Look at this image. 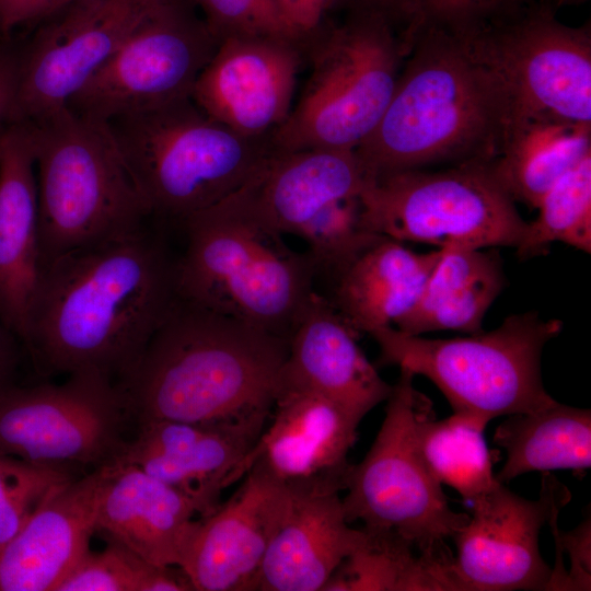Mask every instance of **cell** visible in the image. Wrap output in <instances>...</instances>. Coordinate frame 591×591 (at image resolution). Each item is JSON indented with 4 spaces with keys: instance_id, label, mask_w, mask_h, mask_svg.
<instances>
[{
    "instance_id": "cell-3",
    "label": "cell",
    "mask_w": 591,
    "mask_h": 591,
    "mask_svg": "<svg viewBox=\"0 0 591 591\" xmlns=\"http://www.w3.org/2000/svg\"><path fill=\"white\" fill-rule=\"evenodd\" d=\"M511 120L501 80L467 38L422 22L384 114L355 153L367 178L490 162Z\"/></svg>"
},
{
    "instance_id": "cell-10",
    "label": "cell",
    "mask_w": 591,
    "mask_h": 591,
    "mask_svg": "<svg viewBox=\"0 0 591 591\" xmlns=\"http://www.w3.org/2000/svg\"><path fill=\"white\" fill-rule=\"evenodd\" d=\"M414 378L399 368L380 430L363 460L350 466L343 509L349 523L359 520L363 528L395 533L424 553L454 556L447 540L470 515L451 509L419 452L416 424L431 401L415 387Z\"/></svg>"
},
{
    "instance_id": "cell-29",
    "label": "cell",
    "mask_w": 591,
    "mask_h": 591,
    "mask_svg": "<svg viewBox=\"0 0 591 591\" xmlns=\"http://www.w3.org/2000/svg\"><path fill=\"white\" fill-rule=\"evenodd\" d=\"M494 442L507 453L496 475L505 484L534 471H584L591 465V412L558 403L509 415Z\"/></svg>"
},
{
    "instance_id": "cell-21",
    "label": "cell",
    "mask_w": 591,
    "mask_h": 591,
    "mask_svg": "<svg viewBox=\"0 0 591 591\" xmlns=\"http://www.w3.org/2000/svg\"><path fill=\"white\" fill-rule=\"evenodd\" d=\"M364 183L355 150L273 148L227 199L268 230L299 236L331 204L360 195Z\"/></svg>"
},
{
    "instance_id": "cell-41",
    "label": "cell",
    "mask_w": 591,
    "mask_h": 591,
    "mask_svg": "<svg viewBox=\"0 0 591 591\" xmlns=\"http://www.w3.org/2000/svg\"><path fill=\"white\" fill-rule=\"evenodd\" d=\"M20 48L12 39L0 40V127L9 120L13 107L18 74Z\"/></svg>"
},
{
    "instance_id": "cell-34",
    "label": "cell",
    "mask_w": 591,
    "mask_h": 591,
    "mask_svg": "<svg viewBox=\"0 0 591 591\" xmlns=\"http://www.w3.org/2000/svg\"><path fill=\"white\" fill-rule=\"evenodd\" d=\"M73 477L71 468L0 454V549L59 485Z\"/></svg>"
},
{
    "instance_id": "cell-16",
    "label": "cell",
    "mask_w": 591,
    "mask_h": 591,
    "mask_svg": "<svg viewBox=\"0 0 591 591\" xmlns=\"http://www.w3.org/2000/svg\"><path fill=\"white\" fill-rule=\"evenodd\" d=\"M269 418L236 482L254 468L289 493L345 490L360 421L322 395L287 386H280Z\"/></svg>"
},
{
    "instance_id": "cell-25",
    "label": "cell",
    "mask_w": 591,
    "mask_h": 591,
    "mask_svg": "<svg viewBox=\"0 0 591 591\" xmlns=\"http://www.w3.org/2000/svg\"><path fill=\"white\" fill-rule=\"evenodd\" d=\"M338 494L289 493L286 514L259 568L256 590H322L363 542L364 529L349 526Z\"/></svg>"
},
{
    "instance_id": "cell-22",
    "label": "cell",
    "mask_w": 591,
    "mask_h": 591,
    "mask_svg": "<svg viewBox=\"0 0 591 591\" xmlns=\"http://www.w3.org/2000/svg\"><path fill=\"white\" fill-rule=\"evenodd\" d=\"M358 334L313 291L289 338L280 386L314 392L361 421L385 402L386 383L357 344Z\"/></svg>"
},
{
    "instance_id": "cell-8",
    "label": "cell",
    "mask_w": 591,
    "mask_h": 591,
    "mask_svg": "<svg viewBox=\"0 0 591 591\" xmlns=\"http://www.w3.org/2000/svg\"><path fill=\"white\" fill-rule=\"evenodd\" d=\"M563 329L560 320L537 312L512 314L490 332L431 339L385 326L370 335L382 366L407 368L429 379L453 413L489 422L499 416L533 412L556 401L544 387L541 359L545 345Z\"/></svg>"
},
{
    "instance_id": "cell-23",
    "label": "cell",
    "mask_w": 591,
    "mask_h": 591,
    "mask_svg": "<svg viewBox=\"0 0 591 591\" xmlns=\"http://www.w3.org/2000/svg\"><path fill=\"white\" fill-rule=\"evenodd\" d=\"M181 493L137 466L113 462L95 533L157 566L181 567L199 519Z\"/></svg>"
},
{
    "instance_id": "cell-24",
    "label": "cell",
    "mask_w": 591,
    "mask_h": 591,
    "mask_svg": "<svg viewBox=\"0 0 591 591\" xmlns=\"http://www.w3.org/2000/svg\"><path fill=\"white\" fill-rule=\"evenodd\" d=\"M40 275L35 162L27 126L0 127V317L22 344Z\"/></svg>"
},
{
    "instance_id": "cell-12",
    "label": "cell",
    "mask_w": 591,
    "mask_h": 591,
    "mask_svg": "<svg viewBox=\"0 0 591 591\" xmlns=\"http://www.w3.org/2000/svg\"><path fill=\"white\" fill-rule=\"evenodd\" d=\"M219 42L190 1L159 0L66 107L106 123L192 97Z\"/></svg>"
},
{
    "instance_id": "cell-1",
    "label": "cell",
    "mask_w": 591,
    "mask_h": 591,
    "mask_svg": "<svg viewBox=\"0 0 591 591\" xmlns=\"http://www.w3.org/2000/svg\"><path fill=\"white\" fill-rule=\"evenodd\" d=\"M175 268L146 225L45 266L22 339L37 373L94 372L116 383L177 302Z\"/></svg>"
},
{
    "instance_id": "cell-7",
    "label": "cell",
    "mask_w": 591,
    "mask_h": 591,
    "mask_svg": "<svg viewBox=\"0 0 591 591\" xmlns=\"http://www.w3.org/2000/svg\"><path fill=\"white\" fill-rule=\"evenodd\" d=\"M414 37L374 13L332 21L305 49L310 77L273 148L356 150L384 114Z\"/></svg>"
},
{
    "instance_id": "cell-4",
    "label": "cell",
    "mask_w": 591,
    "mask_h": 591,
    "mask_svg": "<svg viewBox=\"0 0 591 591\" xmlns=\"http://www.w3.org/2000/svg\"><path fill=\"white\" fill-rule=\"evenodd\" d=\"M181 224L178 298L289 339L313 293L317 268L229 199Z\"/></svg>"
},
{
    "instance_id": "cell-6",
    "label": "cell",
    "mask_w": 591,
    "mask_h": 591,
    "mask_svg": "<svg viewBox=\"0 0 591 591\" xmlns=\"http://www.w3.org/2000/svg\"><path fill=\"white\" fill-rule=\"evenodd\" d=\"M151 217L183 222L236 192L271 152L202 112L192 97L105 123Z\"/></svg>"
},
{
    "instance_id": "cell-14",
    "label": "cell",
    "mask_w": 591,
    "mask_h": 591,
    "mask_svg": "<svg viewBox=\"0 0 591 591\" xmlns=\"http://www.w3.org/2000/svg\"><path fill=\"white\" fill-rule=\"evenodd\" d=\"M159 0H69L38 21L20 47L8 121L28 123L67 105Z\"/></svg>"
},
{
    "instance_id": "cell-11",
    "label": "cell",
    "mask_w": 591,
    "mask_h": 591,
    "mask_svg": "<svg viewBox=\"0 0 591 591\" xmlns=\"http://www.w3.org/2000/svg\"><path fill=\"white\" fill-rule=\"evenodd\" d=\"M555 10L537 0L501 21L460 33L501 80L511 125L535 115L591 124L590 27L563 24Z\"/></svg>"
},
{
    "instance_id": "cell-26",
    "label": "cell",
    "mask_w": 591,
    "mask_h": 591,
    "mask_svg": "<svg viewBox=\"0 0 591 591\" xmlns=\"http://www.w3.org/2000/svg\"><path fill=\"white\" fill-rule=\"evenodd\" d=\"M441 254L416 253L381 236L333 279L328 301L358 335L394 326L417 301Z\"/></svg>"
},
{
    "instance_id": "cell-9",
    "label": "cell",
    "mask_w": 591,
    "mask_h": 591,
    "mask_svg": "<svg viewBox=\"0 0 591 591\" xmlns=\"http://www.w3.org/2000/svg\"><path fill=\"white\" fill-rule=\"evenodd\" d=\"M490 162L366 177L360 193L362 227L439 250L515 248L528 222L495 177Z\"/></svg>"
},
{
    "instance_id": "cell-42",
    "label": "cell",
    "mask_w": 591,
    "mask_h": 591,
    "mask_svg": "<svg viewBox=\"0 0 591 591\" xmlns=\"http://www.w3.org/2000/svg\"><path fill=\"white\" fill-rule=\"evenodd\" d=\"M21 348L23 346L18 336L0 317V393L15 384Z\"/></svg>"
},
{
    "instance_id": "cell-39",
    "label": "cell",
    "mask_w": 591,
    "mask_h": 591,
    "mask_svg": "<svg viewBox=\"0 0 591 591\" xmlns=\"http://www.w3.org/2000/svg\"><path fill=\"white\" fill-rule=\"evenodd\" d=\"M346 12H368L384 16L402 31H415L424 22L418 0H337Z\"/></svg>"
},
{
    "instance_id": "cell-40",
    "label": "cell",
    "mask_w": 591,
    "mask_h": 591,
    "mask_svg": "<svg viewBox=\"0 0 591 591\" xmlns=\"http://www.w3.org/2000/svg\"><path fill=\"white\" fill-rule=\"evenodd\" d=\"M63 0H0V40H11L21 28H32Z\"/></svg>"
},
{
    "instance_id": "cell-13",
    "label": "cell",
    "mask_w": 591,
    "mask_h": 591,
    "mask_svg": "<svg viewBox=\"0 0 591 591\" xmlns=\"http://www.w3.org/2000/svg\"><path fill=\"white\" fill-rule=\"evenodd\" d=\"M131 419L116 384L99 373H73L60 384H14L0 393V454L95 468L121 454Z\"/></svg>"
},
{
    "instance_id": "cell-43",
    "label": "cell",
    "mask_w": 591,
    "mask_h": 591,
    "mask_svg": "<svg viewBox=\"0 0 591 591\" xmlns=\"http://www.w3.org/2000/svg\"><path fill=\"white\" fill-rule=\"evenodd\" d=\"M545 1L548 2L555 9H557L563 5L580 4V3L586 2L587 0H545Z\"/></svg>"
},
{
    "instance_id": "cell-37",
    "label": "cell",
    "mask_w": 591,
    "mask_h": 591,
    "mask_svg": "<svg viewBox=\"0 0 591 591\" xmlns=\"http://www.w3.org/2000/svg\"><path fill=\"white\" fill-rule=\"evenodd\" d=\"M282 19L293 31L303 50L333 21L339 10L337 0H271Z\"/></svg>"
},
{
    "instance_id": "cell-36",
    "label": "cell",
    "mask_w": 591,
    "mask_h": 591,
    "mask_svg": "<svg viewBox=\"0 0 591 591\" xmlns=\"http://www.w3.org/2000/svg\"><path fill=\"white\" fill-rule=\"evenodd\" d=\"M537 0H418L424 23L471 32L509 18Z\"/></svg>"
},
{
    "instance_id": "cell-44",
    "label": "cell",
    "mask_w": 591,
    "mask_h": 591,
    "mask_svg": "<svg viewBox=\"0 0 591 591\" xmlns=\"http://www.w3.org/2000/svg\"><path fill=\"white\" fill-rule=\"evenodd\" d=\"M67 1H69V0H63V3H66ZM63 3H62V4H63ZM62 4H61V5H62Z\"/></svg>"
},
{
    "instance_id": "cell-5",
    "label": "cell",
    "mask_w": 591,
    "mask_h": 591,
    "mask_svg": "<svg viewBox=\"0 0 591 591\" xmlns=\"http://www.w3.org/2000/svg\"><path fill=\"white\" fill-rule=\"evenodd\" d=\"M24 124L35 162L40 271L71 251L146 225L150 212L105 123L65 106Z\"/></svg>"
},
{
    "instance_id": "cell-35",
    "label": "cell",
    "mask_w": 591,
    "mask_h": 591,
    "mask_svg": "<svg viewBox=\"0 0 591 591\" xmlns=\"http://www.w3.org/2000/svg\"><path fill=\"white\" fill-rule=\"evenodd\" d=\"M188 1L195 5L219 40L229 36H271L288 38L301 45L271 0Z\"/></svg>"
},
{
    "instance_id": "cell-38",
    "label": "cell",
    "mask_w": 591,
    "mask_h": 591,
    "mask_svg": "<svg viewBox=\"0 0 591 591\" xmlns=\"http://www.w3.org/2000/svg\"><path fill=\"white\" fill-rule=\"evenodd\" d=\"M558 513L548 524L553 528L557 553L567 551L571 561L568 590H590V523L586 521L571 532L563 533L557 526Z\"/></svg>"
},
{
    "instance_id": "cell-27",
    "label": "cell",
    "mask_w": 591,
    "mask_h": 591,
    "mask_svg": "<svg viewBox=\"0 0 591 591\" xmlns=\"http://www.w3.org/2000/svg\"><path fill=\"white\" fill-rule=\"evenodd\" d=\"M441 251L417 301L394 324L399 332H483V320L506 286L499 254L488 248Z\"/></svg>"
},
{
    "instance_id": "cell-31",
    "label": "cell",
    "mask_w": 591,
    "mask_h": 591,
    "mask_svg": "<svg viewBox=\"0 0 591 591\" xmlns=\"http://www.w3.org/2000/svg\"><path fill=\"white\" fill-rule=\"evenodd\" d=\"M487 424L467 413L438 420L432 403L422 409L416 424L418 449L430 473L471 502L500 483L484 438Z\"/></svg>"
},
{
    "instance_id": "cell-15",
    "label": "cell",
    "mask_w": 591,
    "mask_h": 591,
    "mask_svg": "<svg viewBox=\"0 0 591 591\" xmlns=\"http://www.w3.org/2000/svg\"><path fill=\"white\" fill-rule=\"evenodd\" d=\"M541 486L536 500L498 483L472 501L467 523L452 538L459 591L547 590L552 569L540 553V532L570 500V491L547 472Z\"/></svg>"
},
{
    "instance_id": "cell-20",
    "label": "cell",
    "mask_w": 591,
    "mask_h": 591,
    "mask_svg": "<svg viewBox=\"0 0 591 591\" xmlns=\"http://www.w3.org/2000/svg\"><path fill=\"white\" fill-rule=\"evenodd\" d=\"M113 462L59 485L0 549V591H56L90 551Z\"/></svg>"
},
{
    "instance_id": "cell-17",
    "label": "cell",
    "mask_w": 591,
    "mask_h": 591,
    "mask_svg": "<svg viewBox=\"0 0 591 591\" xmlns=\"http://www.w3.org/2000/svg\"><path fill=\"white\" fill-rule=\"evenodd\" d=\"M304 50L271 36L222 38L192 92L212 119L248 138L268 137L291 111Z\"/></svg>"
},
{
    "instance_id": "cell-32",
    "label": "cell",
    "mask_w": 591,
    "mask_h": 591,
    "mask_svg": "<svg viewBox=\"0 0 591 591\" xmlns=\"http://www.w3.org/2000/svg\"><path fill=\"white\" fill-rule=\"evenodd\" d=\"M515 247L520 258L543 255L555 242L591 252V155L564 175L541 199Z\"/></svg>"
},
{
    "instance_id": "cell-2",
    "label": "cell",
    "mask_w": 591,
    "mask_h": 591,
    "mask_svg": "<svg viewBox=\"0 0 591 591\" xmlns=\"http://www.w3.org/2000/svg\"><path fill=\"white\" fill-rule=\"evenodd\" d=\"M289 339L178 298L115 384L136 422L176 420L264 429Z\"/></svg>"
},
{
    "instance_id": "cell-30",
    "label": "cell",
    "mask_w": 591,
    "mask_h": 591,
    "mask_svg": "<svg viewBox=\"0 0 591 591\" xmlns=\"http://www.w3.org/2000/svg\"><path fill=\"white\" fill-rule=\"evenodd\" d=\"M363 529V542L322 591H457L454 556L427 554L395 533Z\"/></svg>"
},
{
    "instance_id": "cell-33",
    "label": "cell",
    "mask_w": 591,
    "mask_h": 591,
    "mask_svg": "<svg viewBox=\"0 0 591 591\" xmlns=\"http://www.w3.org/2000/svg\"><path fill=\"white\" fill-rule=\"evenodd\" d=\"M89 551L60 582L56 591H194L178 566H157L126 547L106 542Z\"/></svg>"
},
{
    "instance_id": "cell-19",
    "label": "cell",
    "mask_w": 591,
    "mask_h": 591,
    "mask_svg": "<svg viewBox=\"0 0 591 591\" xmlns=\"http://www.w3.org/2000/svg\"><path fill=\"white\" fill-rule=\"evenodd\" d=\"M263 430L230 424L141 421L116 461L171 486L206 518L220 506L223 489L236 482L241 463Z\"/></svg>"
},
{
    "instance_id": "cell-28",
    "label": "cell",
    "mask_w": 591,
    "mask_h": 591,
    "mask_svg": "<svg viewBox=\"0 0 591 591\" xmlns=\"http://www.w3.org/2000/svg\"><path fill=\"white\" fill-rule=\"evenodd\" d=\"M591 155V124L535 115L513 123L491 171L517 202L537 207L569 171Z\"/></svg>"
},
{
    "instance_id": "cell-18",
    "label": "cell",
    "mask_w": 591,
    "mask_h": 591,
    "mask_svg": "<svg viewBox=\"0 0 591 591\" xmlns=\"http://www.w3.org/2000/svg\"><path fill=\"white\" fill-rule=\"evenodd\" d=\"M240 488L199 518L181 568L194 591L256 590L259 568L289 503L288 490L250 468Z\"/></svg>"
}]
</instances>
